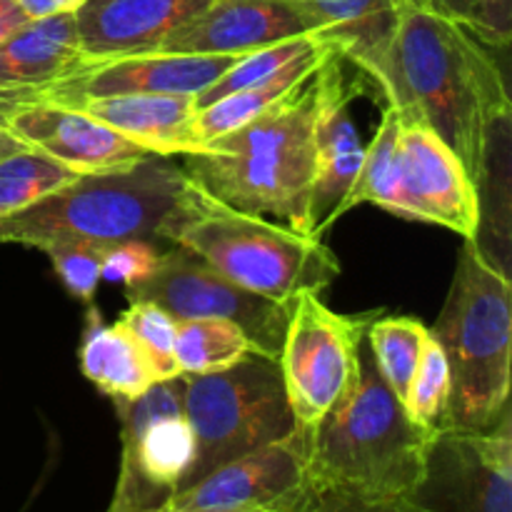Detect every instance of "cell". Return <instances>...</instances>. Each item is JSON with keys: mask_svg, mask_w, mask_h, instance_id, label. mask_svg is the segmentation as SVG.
Listing matches in <instances>:
<instances>
[{"mask_svg": "<svg viewBox=\"0 0 512 512\" xmlns=\"http://www.w3.org/2000/svg\"><path fill=\"white\" fill-rule=\"evenodd\" d=\"M490 50L458 20L423 0H403L380 85L385 105L405 123L433 130L475 185L483 178L495 125L512 115L508 83Z\"/></svg>", "mask_w": 512, "mask_h": 512, "instance_id": "obj_1", "label": "cell"}, {"mask_svg": "<svg viewBox=\"0 0 512 512\" xmlns=\"http://www.w3.org/2000/svg\"><path fill=\"white\" fill-rule=\"evenodd\" d=\"M318 70L313 78L243 128L183 155V170L213 203L250 215H270L315 238L310 193L315 178Z\"/></svg>", "mask_w": 512, "mask_h": 512, "instance_id": "obj_2", "label": "cell"}, {"mask_svg": "<svg viewBox=\"0 0 512 512\" xmlns=\"http://www.w3.org/2000/svg\"><path fill=\"white\" fill-rule=\"evenodd\" d=\"M205 203L183 170L165 155L123 168L75 175L20 213L0 218V243L43 250L58 240L113 245L168 240L170 230Z\"/></svg>", "mask_w": 512, "mask_h": 512, "instance_id": "obj_3", "label": "cell"}, {"mask_svg": "<svg viewBox=\"0 0 512 512\" xmlns=\"http://www.w3.org/2000/svg\"><path fill=\"white\" fill-rule=\"evenodd\" d=\"M308 433L310 495L340 493L375 503L403 500L415 488L435 438L408 418L365 340L353 388Z\"/></svg>", "mask_w": 512, "mask_h": 512, "instance_id": "obj_4", "label": "cell"}, {"mask_svg": "<svg viewBox=\"0 0 512 512\" xmlns=\"http://www.w3.org/2000/svg\"><path fill=\"white\" fill-rule=\"evenodd\" d=\"M430 335L450 368L443 430H493L510 415L512 288L475 240L460 248L448 300Z\"/></svg>", "mask_w": 512, "mask_h": 512, "instance_id": "obj_5", "label": "cell"}, {"mask_svg": "<svg viewBox=\"0 0 512 512\" xmlns=\"http://www.w3.org/2000/svg\"><path fill=\"white\" fill-rule=\"evenodd\" d=\"M168 243L198 255L238 288L280 305H293L303 293L320 295L340 275L338 258L320 238L208 198L170 230Z\"/></svg>", "mask_w": 512, "mask_h": 512, "instance_id": "obj_6", "label": "cell"}, {"mask_svg": "<svg viewBox=\"0 0 512 512\" xmlns=\"http://www.w3.org/2000/svg\"><path fill=\"white\" fill-rule=\"evenodd\" d=\"M180 378L183 413L195 433V460L180 490L220 465L300 430L285 395L278 360L250 353L220 373Z\"/></svg>", "mask_w": 512, "mask_h": 512, "instance_id": "obj_7", "label": "cell"}, {"mask_svg": "<svg viewBox=\"0 0 512 512\" xmlns=\"http://www.w3.org/2000/svg\"><path fill=\"white\" fill-rule=\"evenodd\" d=\"M120 418V478L108 512H165L195 460L183 413V378L160 380L133 400H113Z\"/></svg>", "mask_w": 512, "mask_h": 512, "instance_id": "obj_8", "label": "cell"}, {"mask_svg": "<svg viewBox=\"0 0 512 512\" xmlns=\"http://www.w3.org/2000/svg\"><path fill=\"white\" fill-rule=\"evenodd\" d=\"M370 320L335 313L315 293L293 300L278 368L300 430H313L353 388Z\"/></svg>", "mask_w": 512, "mask_h": 512, "instance_id": "obj_9", "label": "cell"}, {"mask_svg": "<svg viewBox=\"0 0 512 512\" xmlns=\"http://www.w3.org/2000/svg\"><path fill=\"white\" fill-rule=\"evenodd\" d=\"M400 512H512V423L485 433L440 430Z\"/></svg>", "mask_w": 512, "mask_h": 512, "instance_id": "obj_10", "label": "cell"}, {"mask_svg": "<svg viewBox=\"0 0 512 512\" xmlns=\"http://www.w3.org/2000/svg\"><path fill=\"white\" fill-rule=\"evenodd\" d=\"M130 300H150L173 318H220L238 325L255 353L278 360L283 348L290 305L238 288L188 250H165L160 268L140 288L130 290Z\"/></svg>", "mask_w": 512, "mask_h": 512, "instance_id": "obj_11", "label": "cell"}, {"mask_svg": "<svg viewBox=\"0 0 512 512\" xmlns=\"http://www.w3.org/2000/svg\"><path fill=\"white\" fill-rule=\"evenodd\" d=\"M308 430L220 465L170 498L165 512H308Z\"/></svg>", "mask_w": 512, "mask_h": 512, "instance_id": "obj_12", "label": "cell"}, {"mask_svg": "<svg viewBox=\"0 0 512 512\" xmlns=\"http://www.w3.org/2000/svg\"><path fill=\"white\" fill-rule=\"evenodd\" d=\"M373 88L363 75L350 80L345 58L330 50L318 68V115H315V178L310 193V220L315 238L335 223L340 203L363 168L365 145L355 128V93Z\"/></svg>", "mask_w": 512, "mask_h": 512, "instance_id": "obj_13", "label": "cell"}, {"mask_svg": "<svg viewBox=\"0 0 512 512\" xmlns=\"http://www.w3.org/2000/svg\"><path fill=\"white\" fill-rule=\"evenodd\" d=\"M400 168L408 220L440 225L465 240L478 238V185L433 130L400 120Z\"/></svg>", "mask_w": 512, "mask_h": 512, "instance_id": "obj_14", "label": "cell"}, {"mask_svg": "<svg viewBox=\"0 0 512 512\" xmlns=\"http://www.w3.org/2000/svg\"><path fill=\"white\" fill-rule=\"evenodd\" d=\"M3 125L25 148L55 160L75 175L123 168L153 155L83 110L53 100H20L5 115Z\"/></svg>", "mask_w": 512, "mask_h": 512, "instance_id": "obj_15", "label": "cell"}, {"mask_svg": "<svg viewBox=\"0 0 512 512\" xmlns=\"http://www.w3.org/2000/svg\"><path fill=\"white\" fill-rule=\"evenodd\" d=\"M240 55H185L143 53L90 63L68 78L40 90L33 98L53 103H75L105 95H200L215 83Z\"/></svg>", "mask_w": 512, "mask_h": 512, "instance_id": "obj_16", "label": "cell"}, {"mask_svg": "<svg viewBox=\"0 0 512 512\" xmlns=\"http://www.w3.org/2000/svg\"><path fill=\"white\" fill-rule=\"evenodd\" d=\"M300 35H315V25L295 0H210L155 53L248 55Z\"/></svg>", "mask_w": 512, "mask_h": 512, "instance_id": "obj_17", "label": "cell"}, {"mask_svg": "<svg viewBox=\"0 0 512 512\" xmlns=\"http://www.w3.org/2000/svg\"><path fill=\"white\" fill-rule=\"evenodd\" d=\"M210 0H85L73 13L83 63L155 53Z\"/></svg>", "mask_w": 512, "mask_h": 512, "instance_id": "obj_18", "label": "cell"}, {"mask_svg": "<svg viewBox=\"0 0 512 512\" xmlns=\"http://www.w3.org/2000/svg\"><path fill=\"white\" fill-rule=\"evenodd\" d=\"M315 25V38L338 50L380 90L403 0H295Z\"/></svg>", "mask_w": 512, "mask_h": 512, "instance_id": "obj_19", "label": "cell"}, {"mask_svg": "<svg viewBox=\"0 0 512 512\" xmlns=\"http://www.w3.org/2000/svg\"><path fill=\"white\" fill-rule=\"evenodd\" d=\"M68 105L83 110L85 115L108 125L153 155L183 158L198 153L193 140V118L198 113L195 95H105L75 100Z\"/></svg>", "mask_w": 512, "mask_h": 512, "instance_id": "obj_20", "label": "cell"}, {"mask_svg": "<svg viewBox=\"0 0 512 512\" xmlns=\"http://www.w3.org/2000/svg\"><path fill=\"white\" fill-rule=\"evenodd\" d=\"M83 65L73 15L28 20L0 43V95L33 98Z\"/></svg>", "mask_w": 512, "mask_h": 512, "instance_id": "obj_21", "label": "cell"}, {"mask_svg": "<svg viewBox=\"0 0 512 512\" xmlns=\"http://www.w3.org/2000/svg\"><path fill=\"white\" fill-rule=\"evenodd\" d=\"M83 375L110 400H133L158 383L128 330L120 323H105L100 310L90 305L80 340Z\"/></svg>", "mask_w": 512, "mask_h": 512, "instance_id": "obj_22", "label": "cell"}, {"mask_svg": "<svg viewBox=\"0 0 512 512\" xmlns=\"http://www.w3.org/2000/svg\"><path fill=\"white\" fill-rule=\"evenodd\" d=\"M330 50H333L330 45L320 43L318 48L300 55L298 60L285 65L283 70H278L275 75L265 78L263 83H255L233 95H225V98L215 100L208 108L198 110L193 118V140L195 145H198V153H203L205 143L243 128V125H248L250 120H255L258 115L275 108V105H278L280 100L288 98L290 93L303 88V85L313 78V73L320 68V63H323L325 55H328Z\"/></svg>", "mask_w": 512, "mask_h": 512, "instance_id": "obj_23", "label": "cell"}, {"mask_svg": "<svg viewBox=\"0 0 512 512\" xmlns=\"http://www.w3.org/2000/svg\"><path fill=\"white\" fill-rule=\"evenodd\" d=\"M363 203L378 205V208L408 220L403 195V168H400V115L393 105H385L378 130L365 148L363 168H360L353 188L340 203L335 220Z\"/></svg>", "mask_w": 512, "mask_h": 512, "instance_id": "obj_24", "label": "cell"}, {"mask_svg": "<svg viewBox=\"0 0 512 512\" xmlns=\"http://www.w3.org/2000/svg\"><path fill=\"white\" fill-rule=\"evenodd\" d=\"M250 353H255L253 343L230 320L180 318L175 325V365L188 378L233 368Z\"/></svg>", "mask_w": 512, "mask_h": 512, "instance_id": "obj_25", "label": "cell"}, {"mask_svg": "<svg viewBox=\"0 0 512 512\" xmlns=\"http://www.w3.org/2000/svg\"><path fill=\"white\" fill-rule=\"evenodd\" d=\"M428 335L430 328H425L418 318H408V315L373 318L365 330V345L373 355L375 368L400 403L405 400L410 383H413Z\"/></svg>", "mask_w": 512, "mask_h": 512, "instance_id": "obj_26", "label": "cell"}, {"mask_svg": "<svg viewBox=\"0 0 512 512\" xmlns=\"http://www.w3.org/2000/svg\"><path fill=\"white\" fill-rule=\"evenodd\" d=\"M73 178L75 173H70L68 168L30 148L3 155L0 158V218L20 213L53 190L63 188Z\"/></svg>", "mask_w": 512, "mask_h": 512, "instance_id": "obj_27", "label": "cell"}, {"mask_svg": "<svg viewBox=\"0 0 512 512\" xmlns=\"http://www.w3.org/2000/svg\"><path fill=\"white\" fill-rule=\"evenodd\" d=\"M320 43H323V40L315 38V35H300V38L280 40V43L265 45V48L253 50V53L248 55H240V58L235 60V65H230L210 88H205L203 93L195 95V105H198V110H203L208 108V105H213L215 100L225 98V95H233L255 83H263L265 78H270V75H275L278 70H283L285 65L298 60L300 55H305L308 50L318 48Z\"/></svg>", "mask_w": 512, "mask_h": 512, "instance_id": "obj_28", "label": "cell"}, {"mask_svg": "<svg viewBox=\"0 0 512 512\" xmlns=\"http://www.w3.org/2000/svg\"><path fill=\"white\" fill-rule=\"evenodd\" d=\"M450 398V368L445 360L443 348L433 335L425 340L423 355H420L418 370L413 375L403 408L408 418L425 433H440L443 430L445 410Z\"/></svg>", "mask_w": 512, "mask_h": 512, "instance_id": "obj_29", "label": "cell"}, {"mask_svg": "<svg viewBox=\"0 0 512 512\" xmlns=\"http://www.w3.org/2000/svg\"><path fill=\"white\" fill-rule=\"evenodd\" d=\"M138 343L153 370L155 380L180 378L175 365V325L178 320L150 300H130V308L118 320Z\"/></svg>", "mask_w": 512, "mask_h": 512, "instance_id": "obj_30", "label": "cell"}, {"mask_svg": "<svg viewBox=\"0 0 512 512\" xmlns=\"http://www.w3.org/2000/svg\"><path fill=\"white\" fill-rule=\"evenodd\" d=\"M108 245L88 240H58L45 245L43 253L53 263L55 275L73 298L80 303H93V295L103 280V255Z\"/></svg>", "mask_w": 512, "mask_h": 512, "instance_id": "obj_31", "label": "cell"}, {"mask_svg": "<svg viewBox=\"0 0 512 512\" xmlns=\"http://www.w3.org/2000/svg\"><path fill=\"white\" fill-rule=\"evenodd\" d=\"M163 253L165 250H160L153 240H123L108 245L103 255V280L123 283L130 293L153 278Z\"/></svg>", "mask_w": 512, "mask_h": 512, "instance_id": "obj_32", "label": "cell"}, {"mask_svg": "<svg viewBox=\"0 0 512 512\" xmlns=\"http://www.w3.org/2000/svg\"><path fill=\"white\" fill-rule=\"evenodd\" d=\"M465 28L488 48L505 50L512 38V0H475Z\"/></svg>", "mask_w": 512, "mask_h": 512, "instance_id": "obj_33", "label": "cell"}, {"mask_svg": "<svg viewBox=\"0 0 512 512\" xmlns=\"http://www.w3.org/2000/svg\"><path fill=\"white\" fill-rule=\"evenodd\" d=\"M308 512H400L398 500L393 503H375V500L353 498L340 493H318L310 498Z\"/></svg>", "mask_w": 512, "mask_h": 512, "instance_id": "obj_34", "label": "cell"}, {"mask_svg": "<svg viewBox=\"0 0 512 512\" xmlns=\"http://www.w3.org/2000/svg\"><path fill=\"white\" fill-rule=\"evenodd\" d=\"M28 20H45L55 15H73L85 0H15Z\"/></svg>", "mask_w": 512, "mask_h": 512, "instance_id": "obj_35", "label": "cell"}, {"mask_svg": "<svg viewBox=\"0 0 512 512\" xmlns=\"http://www.w3.org/2000/svg\"><path fill=\"white\" fill-rule=\"evenodd\" d=\"M25 23H28V18L15 0H0V43H5Z\"/></svg>", "mask_w": 512, "mask_h": 512, "instance_id": "obj_36", "label": "cell"}, {"mask_svg": "<svg viewBox=\"0 0 512 512\" xmlns=\"http://www.w3.org/2000/svg\"><path fill=\"white\" fill-rule=\"evenodd\" d=\"M425 5L435 10V13L445 15L450 20H458V23H468L470 13H473L475 0H423Z\"/></svg>", "mask_w": 512, "mask_h": 512, "instance_id": "obj_37", "label": "cell"}, {"mask_svg": "<svg viewBox=\"0 0 512 512\" xmlns=\"http://www.w3.org/2000/svg\"><path fill=\"white\" fill-rule=\"evenodd\" d=\"M23 148L25 145L20 143V140L15 138L8 128H5V125H0V158H3V155H10V153H18V150H23Z\"/></svg>", "mask_w": 512, "mask_h": 512, "instance_id": "obj_38", "label": "cell"}, {"mask_svg": "<svg viewBox=\"0 0 512 512\" xmlns=\"http://www.w3.org/2000/svg\"><path fill=\"white\" fill-rule=\"evenodd\" d=\"M20 100H25V98H13V95H0V125H3L5 115H8L10 110H13L15 105L20 103Z\"/></svg>", "mask_w": 512, "mask_h": 512, "instance_id": "obj_39", "label": "cell"}, {"mask_svg": "<svg viewBox=\"0 0 512 512\" xmlns=\"http://www.w3.org/2000/svg\"><path fill=\"white\" fill-rule=\"evenodd\" d=\"M248 512H265V510H248Z\"/></svg>", "mask_w": 512, "mask_h": 512, "instance_id": "obj_40", "label": "cell"}]
</instances>
